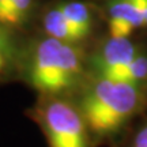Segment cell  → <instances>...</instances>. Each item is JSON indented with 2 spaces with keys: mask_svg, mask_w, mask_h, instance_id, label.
Returning <instances> with one entry per match:
<instances>
[{
  "mask_svg": "<svg viewBox=\"0 0 147 147\" xmlns=\"http://www.w3.org/2000/svg\"><path fill=\"white\" fill-rule=\"evenodd\" d=\"M146 101L143 86L91 75L78 90L75 102L97 147L120 136L143 112Z\"/></svg>",
  "mask_w": 147,
  "mask_h": 147,
  "instance_id": "cell-1",
  "label": "cell"
},
{
  "mask_svg": "<svg viewBox=\"0 0 147 147\" xmlns=\"http://www.w3.org/2000/svg\"><path fill=\"white\" fill-rule=\"evenodd\" d=\"M87 65L78 44L48 37L33 47L23 64V76L40 95L68 97L86 82Z\"/></svg>",
  "mask_w": 147,
  "mask_h": 147,
  "instance_id": "cell-2",
  "label": "cell"
},
{
  "mask_svg": "<svg viewBox=\"0 0 147 147\" xmlns=\"http://www.w3.org/2000/svg\"><path fill=\"white\" fill-rule=\"evenodd\" d=\"M30 117L41 128L48 147H95L75 101L63 95H41Z\"/></svg>",
  "mask_w": 147,
  "mask_h": 147,
  "instance_id": "cell-3",
  "label": "cell"
},
{
  "mask_svg": "<svg viewBox=\"0 0 147 147\" xmlns=\"http://www.w3.org/2000/svg\"><path fill=\"white\" fill-rule=\"evenodd\" d=\"M139 52L128 37H110L89 60L91 75L117 80Z\"/></svg>",
  "mask_w": 147,
  "mask_h": 147,
  "instance_id": "cell-4",
  "label": "cell"
},
{
  "mask_svg": "<svg viewBox=\"0 0 147 147\" xmlns=\"http://www.w3.org/2000/svg\"><path fill=\"white\" fill-rule=\"evenodd\" d=\"M140 26H144V19L138 0H115L110 4V37H129Z\"/></svg>",
  "mask_w": 147,
  "mask_h": 147,
  "instance_id": "cell-5",
  "label": "cell"
},
{
  "mask_svg": "<svg viewBox=\"0 0 147 147\" xmlns=\"http://www.w3.org/2000/svg\"><path fill=\"white\" fill-rule=\"evenodd\" d=\"M44 27L48 37L56 38L59 41L79 45V42L84 40V37L68 21V18L63 14L59 5L47 11L44 16Z\"/></svg>",
  "mask_w": 147,
  "mask_h": 147,
  "instance_id": "cell-6",
  "label": "cell"
},
{
  "mask_svg": "<svg viewBox=\"0 0 147 147\" xmlns=\"http://www.w3.org/2000/svg\"><path fill=\"white\" fill-rule=\"evenodd\" d=\"M59 7L68 18V21L80 32V34L87 38L91 32V15L87 5L80 1H68L59 4Z\"/></svg>",
  "mask_w": 147,
  "mask_h": 147,
  "instance_id": "cell-7",
  "label": "cell"
},
{
  "mask_svg": "<svg viewBox=\"0 0 147 147\" xmlns=\"http://www.w3.org/2000/svg\"><path fill=\"white\" fill-rule=\"evenodd\" d=\"M110 147H147V119L134 127L129 124L120 136L110 143Z\"/></svg>",
  "mask_w": 147,
  "mask_h": 147,
  "instance_id": "cell-8",
  "label": "cell"
},
{
  "mask_svg": "<svg viewBox=\"0 0 147 147\" xmlns=\"http://www.w3.org/2000/svg\"><path fill=\"white\" fill-rule=\"evenodd\" d=\"M32 5L33 0H15L4 15L1 23L11 29L19 27L27 19V16L32 11Z\"/></svg>",
  "mask_w": 147,
  "mask_h": 147,
  "instance_id": "cell-9",
  "label": "cell"
},
{
  "mask_svg": "<svg viewBox=\"0 0 147 147\" xmlns=\"http://www.w3.org/2000/svg\"><path fill=\"white\" fill-rule=\"evenodd\" d=\"M0 53L4 55L10 61L15 63L18 57V48L11 33V27L0 23Z\"/></svg>",
  "mask_w": 147,
  "mask_h": 147,
  "instance_id": "cell-10",
  "label": "cell"
},
{
  "mask_svg": "<svg viewBox=\"0 0 147 147\" xmlns=\"http://www.w3.org/2000/svg\"><path fill=\"white\" fill-rule=\"evenodd\" d=\"M12 65H14V63H12V61H10V60L5 57L4 55H1V53H0V76H1L3 74L7 72V71L12 67Z\"/></svg>",
  "mask_w": 147,
  "mask_h": 147,
  "instance_id": "cell-11",
  "label": "cell"
},
{
  "mask_svg": "<svg viewBox=\"0 0 147 147\" xmlns=\"http://www.w3.org/2000/svg\"><path fill=\"white\" fill-rule=\"evenodd\" d=\"M15 0H0V23L3 22V18L7 14V11L10 10V7L12 5Z\"/></svg>",
  "mask_w": 147,
  "mask_h": 147,
  "instance_id": "cell-12",
  "label": "cell"
},
{
  "mask_svg": "<svg viewBox=\"0 0 147 147\" xmlns=\"http://www.w3.org/2000/svg\"><path fill=\"white\" fill-rule=\"evenodd\" d=\"M139 5H140V10L143 14V19H144V26H147V0H138Z\"/></svg>",
  "mask_w": 147,
  "mask_h": 147,
  "instance_id": "cell-13",
  "label": "cell"
}]
</instances>
